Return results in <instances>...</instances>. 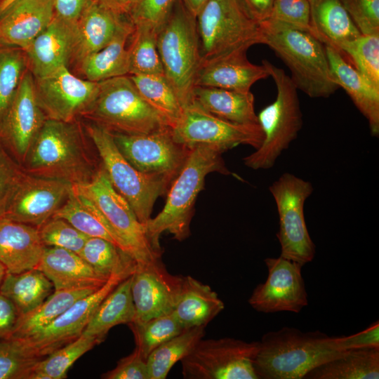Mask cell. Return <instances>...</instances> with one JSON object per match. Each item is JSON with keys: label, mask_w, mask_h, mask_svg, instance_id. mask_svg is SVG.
I'll return each mask as SVG.
<instances>
[{"label": "cell", "mask_w": 379, "mask_h": 379, "mask_svg": "<svg viewBox=\"0 0 379 379\" xmlns=\"http://www.w3.org/2000/svg\"><path fill=\"white\" fill-rule=\"evenodd\" d=\"M72 190L67 182L26 173L3 217L39 228L53 216Z\"/></svg>", "instance_id": "19"}, {"label": "cell", "mask_w": 379, "mask_h": 379, "mask_svg": "<svg viewBox=\"0 0 379 379\" xmlns=\"http://www.w3.org/2000/svg\"><path fill=\"white\" fill-rule=\"evenodd\" d=\"M98 289L84 288L54 291L34 310L18 317L9 338L32 336L55 320L77 300Z\"/></svg>", "instance_id": "36"}, {"label": "cell", "mask_w": 379, "mask_h": 379, "mask_svg": "<svg viewBox=\"0 0 379 379\" xmlns=\"http://www.w3.org/2000/svg\"><path fill=\"white\" fill-rule=\"evenodd\" d=\"M100 343L81 334L76 340L40 359L33 368L29 379H63L72 364Z\"/></svg>", "instance_id": "40"}, {"label": "cell", "mask_w": 379, "mask_h": 379, "mask_svg": "<svg viewBox=\"0 0 379 379\" xmlns=\"http://www.w3.org/2000/svg\"><path fill=\"white\" fill-rule=\"evenodd\" d=\"M52 282L54 291L100 288L109 278L97 273L79 254L55 247H45L37 266Z\"/></svg>", "instance_id": "25"}, {"label": "cell", "mask_w": 379, "mask_h": 379, "mask_svg": "<svg viewBox=\"0 0 379 379\" xmlns=\"http://www.w3.org/2000/svg\"><path fill=\"white\" fill-rule=\"evenodd\" d=\"M79 255L97 273L106 278L135 264L133 258L115 245L98 237H89Z\"/></svg>", "instance_id": "43"}, {"label": "cell", "mask_w": 379, "mask_h": 379, "mask_svg": "<svg viewBox=\"0 0 379 379\" xmlns=\"http://www.w3.org/2000/svg\"><path fill=\"white\" fill-rule=\"evenodd\" d=\"M310 5L313 35L324 45L338 51L361 35L340 0H314Z\"/></svg>", "instance_id": "32"}, {"label": "cell", "mask_w": 379, "mask_h": 379, "mask_svg": "<svg viewBox=\"0 0 379 379\" xmlns=\"http://www.w3.org/2000/svg\"><path fill=\"white\" fill-rule=\"evenodd\" d=\"M361 34H379V0H340Z\"/></svg>", "instance_id": "48"}, {"label": "cell", "mask_w": 379, "mask_h": 379, "mask_svg": "<svg viewBox=\"0 0 379 379\" xmlns=\"http://www.w3.org/2000/svg\"><path fill=\"white\" fill-rule=\"evenodd\" d=\"M176 0H140L128 18L133 25H143L157 31L166 20Z\"/></svg>", "instance_id": "50"}, {"label": "cell", "mask_w": 379, "mask_h": 379, "mask_svg": "<svg viewBox=\"0 0 379 379\" xmlns=\"http://www.w3.org/2000/svg\"><path fill=\"white\" fill-rule=\"evenodd\" d=\"M338 51L373 86L379 88V34H361L340 45Z\"/></svg>", "instance_id": "42"}, {"label": "cell", "mask_w": 379, "mask_h": 379, "mask_svg": "<svg viewBox=\"0 0 379 379\" xmlns=\"http://www.w3.org/2000/svg\"><path fill=\"white\" fill-rule=\"evenodd\" d=\"M128 76L142 98L172 128L180 118L183 108L164 74Z\"/></svg>", "instance_id": "38"}, {"label": "cell", "mask_w": 379, "mask_h": 379, "mask_svg": "<svg viewBox=\"0 0 379 379\" xmlns=\"http://www.w3.org/2000/svg\"><path fill=\"white\" fill-rule=\"evenodd\" d=\"M157 46L164 76L182 108L192 102V92L201 62L197 19L180 0H176L159 28Z\"/></svg>", "instance_id": "6"}, {"label": "cell", "mask_w": 379, "mask_h": 379, "mask_svg": "<svg viewBox=\"0 0 379 379\" xmlns=\"http://www.w3.org/2000/svg\"><path fill=\"white\" fill-rule=\"evenodd\" d=\"M182 280V276L168 272L160 258L135 263L131 285L135 314L131 324H142L172 312L180 293Z\"/></svg>", "instance_id": "18"}, {"label": "cell", "mask_w": 379, "mask_h": 379, "mask_svg": "<svg viewBox=\"0 0 379 379\" xmlns=\"http://www.w3.org/2000/svg\"><path fill=\"white\" fill-rule=\"evenodd\" d=\"M53 291L52 282L37 267L18 274L6 272L0 286V293L12 301L19 316L34 310Z\"/></svg>", "instance_id": "35"}, {"label": "cell", "mask_w": 379, "mask_h": 379, "mask_svg": "<svg viewBox=\"0 0 379 379\" xmlns=\"http://www.w3.org/2000/svg\"><path fill=\"white\" fill-rule=\"evenodd\" d=\"M46 120L36 100L34 77L28 69L0 126V142L20 164Z\"/></svg>", "instance_id": "20"}, {"label": "cell", "mask_w": 379, "mask_h": 379, "mask_svg": "<svg viewBox=\"0 0 379 379\" xmlns=\"http://www.w3.org/2000/svg\"><path fill=\"white\" fill-rule=\"evenodd\" d=\"M34 83L36 100L46 119L62 121L81 117L99 90V82L77 77L67 67L34 78Z\"/></svg>", "instance_id": "16"}, {"label": "cell", "mask_w": 379, "mask_h": 379, "mask_svg": "<svg viewBox=\"0 0 379 379\" xmlns=\"http://www.w3.org/2000/svg\"><path fill=\"white\" fill-rule=\"evenodd\" d=\"M313 190L310 181L288 172L269 187L279 215L280 256L302 265L311 262L316 253L304 215L305 203Z\"/></svg>", "instance_id": "10"}, {"label": "cell", "mask_w": 379, "mask_h": 379, "mask_svg": "<svg viewBox=\"0 0 379 379\" xmlns=\"http://www.w3.org/2000/svg\"><path fill=\"white\" fill-rule=\"evenodd\" d=\"M76 25L53 16L47 27L25 50L28 69L34 78L46 76L62 67H69L75 44Z\"/></svg>", "instance_id": "21"}, {"label": "cell", "mask_w": 379, "mask_h": 379, "mask_svg": "<svg viewBox=\"0 0 379 379\" xmlns=\"http://www.w3.org/2000/svg\"><path fill=\"white\" fill-rule=\"evenodd\" d=\"M52 218L64 219L87 237L105 239L129 255L127 245L103 215L73 187L67 200Z\"/></svg>", "instance_id": "31"}, {"label": "cell", "mask_w": 379, "mask_h": 379, "mask_svg": "<svg viewBox=\"0 0 379 379\" xmlns=\"http://www.w3.org/2000/svg\"><path fill=\"white\" fill-rule=\"evenodd\" d=\"M259 342L201 338L180 361L186 379H258L253 359Z\"/></svg>", "instance_id": "12"}, {"label": "cell", "mask_w": 379, "mask_h": 379, "mask_svg": "<svg viewBox=\"0 0 379 379\" xmlns=\"http://www.w3.org/2000/svg\"><path fill=\"white\" fill-rule=\"evenodd\" d=\"M72 187L103 215L126 243L129 255L136 263L161 258V255L149 241L145 225L139 221L128 202L114 188L102 166L91 181Z\"/></svg>", "instance_id": "11"}, {"label": "cell", "mask_w": 379, "mask_h": 379, "mask_svg": "<svg viewBox=\"0 0 379 379\" xmlns=\"http://www.w3.org/2000/svg\"><path fill=\"white\" fill-rule=\"evenodd\" d=\"M247 51L241 48L201 62L196 74L194 86L250 91L255 83L266 79L269 74L263 65H255L248 60Z\"/></svg>", "instance_id": "22"}, {"label": "cell", "mask_w": 379, "mask_h": 379, "mask_svg": "<svg viewBox=\"0 0 379 379\" xmlns=\"http://www.w3.org/2000/svg\"><path fill=\"white\" fill-rule=\"evenodd\" d=\"M77 120L46 119L23 162L30 175L67 182L72 185L91 181L98 171Z\"/></svg>", "instance_id": "1"}, {"label": "cell", "mask_w": 379, "mask_h": 379, "mask_svg": "<svg viewBox=\"0 0 379 379\" xmlns=\"http://www.w3.org/2000/svg\"><path fill=\"white\" fill-rule=\"evenodd\" d=\"M81 117L110 133L127 135L147 134L170 126L142 98L128 75L99 82L96 98Z\"/></svg>", "instance_id": "8"}, {"label": "cell", "mask_w": 379, "mask_h": 379, "mask_svg": "<svg viewBox=\"0 0 379 379\" xmlns=\"http://www.w3.org/2000/svg\"><path fill=\"white\" fill-rule=\"evenodd\" d=\"M115 13L128 17L131 9V0H95Z\"/></svg>", "instance_id": "56"}, {"label": "cell", "mask_w": 379, "mask_h": 379, "mask_svg": "<svg viewBox=\"0 0 379 379\" xmlns=\"http://www.w3.org/2000/svg\"><path fill=\"white\" fill-rule=\"evenodd\" d=\"M140 0H131L132 8L140 1Z\"/></svg>", "instance_id": "60"}, {"label": "cell", "mask_w": 379, "mask_h": 379, "mask_svg": "<svg viewBox=\"0 0 379 379\" xmlns=\"http://www.w3.org/2000/svg\"><path fill=\"white\" fill-rule=\"evenodd\" d=\"M253 16L259 22L266 20L274 0H243Z\"/></svg>", "instance_id": "55"}, {"label": "cell", "mask_w": 379, "mask_h": 379, "mask_svg": "<svg viewBox=\"0 0 379 379\" xmlns=\"http://www.w3.org/2000/svg\"><path fill=\"white\" fill-rule=\"evenodd\" d=\"M262 65L273 79L277 93L275 100L257 114L263 140L243 159L245 166L253 170L272 168L297 138L303 123L298 89L290 76L267 60H262Z\"/></svg>", "instance_id": "5"}, {"label": "cell", "mask_w": 379, "mask_h": 379, "mask_svg": "<svg viewBox=\"0 0 379 379\" xmlns=\"http://www.w3.org/2000/svg\"><path fill=\"white\" fill-rule=\"evenodd\" d=\"M192 102L208 113L230 122L258 124L254 95L251 91L197 86L193 89Z\"/></svg>", "instance_id": "30"}, {"label": "cell", "mask_w": 379, "mask_h": 379, "mask_svg": "<svg viewBox=\"0 0 379 379\" xmlns=\"http://www.w3.org/2000/svg\"><path fill=\"white\" fill-rule=\"evenodd\" d=\"M6 274V267L0 262V286Z\"/></svg>", "instance_id": "59"}, {"label": "cell", "mask_w": 379, "mask_h": 379, "mask_svg": "<svg viewBox=\"0 0 379 379\" xmlns=\"http://www.w3.org/2000/svg\"><path fill=\"white\" fill-rule=\"evenodd\" d=\"M310 3H312L314 0H308Z\"/></svg>", "instance_id": "61"}, {"label": "cell", "mask_w": 379, "mask_h": 379, "mask_svg": "<svg viewBox=\"0 0 379 379\" xmlns=\"http://www.w3.org/2000/svg\"><path fill=\"white\" fill-rule=\"evenodd\" d=\"M133 274V273H132ZM131 275L121 281L101 302L82 334L102 342L109 331L119 324H130L135 319Z\"/></svg>", "instance_id": "33"}, {"label": "cell", "mask_w": 379, "mask_h": 379, "mask_svg": "<svg viewBox=\"0 0 379 379\" xmlns=\"http://www.w3.org/2000/svg\"><path fill=\"white\" fill-rule=\"evenodd\" d=\"M89 0H52L53 17L76 25Z\"/></svg>", "instance_id": "53"}, {"label": "cell", "mask_w": 379, "mask_h": 379, "mask_svg": "<svg viewBox=\"0 0 379 379\" xmlns=\"http://www.w3.org/2000/svg\"><path fill=\"white\" fill-rule=\"evenodd\" d=\"M26 0H0V19L13 7Z\"/></svg>", "instance_id": "58"}, {"label": "cell", "mask_w": 379, "mask_h": 379, "mask_svg": "<svg viewBox=\"0 0 379 379\" xmlns=\"http://www.w3.org/2000/svg\"><path fill=\"white\" fill-rule=\"evenodd\" d=\"M344 352L338 350L335 337L284 326L262 337L253 366L258 379H301Z\"/></svg>", "instance_id": "3"}, {"label": "cell", "mask_w": 379, "mask_h": 379, "mask_svg": "<svg viewBox=\"0 0 379 379\" xmlns=\"http://www.w3.org/2000/svg\"><path fill=\"white\" fill-rule=\"evenodd\" d=\"M335 345L340 352L351 350L379 347V322L375 321L361 331L348 336L335 337Z\"/></svg>", "instance_id": "52"}, {"label": "cell", "mask_w": 379, "mask_h": 379, "mask_svg": "<svg viewBox=\"0 0 379 379\" xmlns=\"http://www.w3.org/2000/svg\"><path fill=\"white\" fill-rule=\"evenodd\" d=\"M52 0H26L0 19V43L25 50L51 22Z\"/></svg>", "instance_id": "27"}, {"label": "cell", "mask_w": 379, "mask_h": 379, "mask_svg": "<svg viewBox=\"0 0 379 379\" xmlns=\"http://www.w3.org/2000/svg\"><path fill=\"white\" fill-rule=\"evenodd\" d=\"M267 19L313 35L308 0H274Z\"/></svg>", "instance_id": "47"}, {"label": "cell", "mask_w": 379, "mask_h": 379, "mask_svg": "<svg viewBox=\"0 0 379 379\" xmlns=\"http://www.w3.org/2000/svg\"><path fill=\"white\" fill-rule=\"evenodd\" d=\"M134 26L126 18L113 39L102 48L88 55L75 67L82 78L100 82L129 74V55L126 44Z\"/></svg>", "instance_id": "28"}, {"label": "cell", "mask_w": 379, "mask_h": 379, "mask_svg": "<svg viewBox=\"0 0 379 379\" xmlns=\"http://www.w3.org/2000/svg\"><path fill=\"white\" fill-rule=\"evenodd\" d=\"M40 359L19 338L0 340V379H29Z\"/></svg>", "instance_id": "45"}, {"label": "cell", "mask_w": 379, "mask_h": 379, "mask_svg": "<svg viewBox=\"0 0 379 379\" xmlns=\"http://www.w3.org/2000/svg\"><path fill=\"white\" fill-rule=\"evenodd\" d=\"M38 229L45 247L60 248L77 254L89 238L67 220L58 218H51Z\"/></svg>", "instance_id": "46"}, {"label": "cell", "mask_w": 379, "mask_h": 379, "mask_svg": "<svg viewBox=\"0 0 379 379\" xmlns=\"http://www.w3.org/2000/svg\"><path fill=\"white\" fill-rule=\"evenodd\" d=\"M44 248L37 227L0 217V262L7 273L37 267Z\"/></svg>", "instance_id": "23"}, {"label": "cell", "mask_w": 379, "mask_h": 379, "mask_svg": "<svg viewBox=\"0 0 379 379\" xmlns=\"http://www.w3.org/2000/svg\"><path fill=\"white\" fill-rule=\"evenodd\" d=\"M27 70L25 51L0 43V126Z\"/></svg>", "instance_id": "41"}, {"label": "cell", "mask_w": 379, "mask_h": 379, "mask_svg": "<svg viewBox=\"0 0 379 379\" xmlns=\"http://www.w3.org/2000/svg\"><path fill=\"white\" fill-rule=\"evenodd\" d=\"M264 261L267 278L254 288L248 299L249 305L263 313L300 312L308 305L302 276L303 265L281 256L267 258Z\"/></svg>", "instance_id": "17"}, {"label": "cell", "mask_w": 379, "mask_h": 379, "mask_svg": "<svg viewBox=\"0 0 379 379\" xmlns=\"http://www.w3.org/2000/svg\"><path fill=\"white\" fill-rule=\"evenodd\" d=\"M223 152L222 149L211 145H199L191 148L186 161L168 188L163 209L145 224L149 241L159 254L161 255L159 238L163 232H168L180 241L190 237L194 205L204 187L206 176L213 172L230 173L221 157Z\"/></svg>", "instance_id": "2"}, {"label": "cell", "mask_w": 379, "mask_h": 379, "mask_svg": "<svg viewBox=\"0 0 379 379\" xmlns=\"http://www.w3.org/2000/svg\"><path fill=\"white\" fill-rule=\"evenodd\" d=\"M196 19L201 62L261 44L260 22L243 0H209Z\"/></svg>", "instance_id": "9"}, {"label": "cell", "mask_w": 379, "mask_h": 379, "mask_svg": "<svg viewBox=\"0 0 379 379\" xmlns=\"http://www.w3.org/2000/svg\"><path fill=\"white\" fill-rule=\"evenodd\" d=\"M171 131L175 140L189 148L206 145L225 152L239 145H247L255 149L263 140L259 124L230 122L208 113L194 102L183 108Z\"/></svg>", "instance_id": "13"}, {"label": "cell", "mask_w": 379, "mask_h": 379, "mask_svg": "<svg viewBox=\"0 0 379 379\" xmlns=\"http://www.w3.org/2000/svg\"><path fill=\"white\" fill-rule=\"evenodd\" d=\"M225 307L218 294L194 277L182 276L180 293L173 311L185 329L206 325Z\"/></svg>", "instance_id": "29"}, {"label": "cell", "mask_w": 379, "mask_h": 379, "mask_svg": "<svg viewBox=\"0 0 379 379\" xmlns=\"http://www.w3.org/2000/svg\"><path fill=\"white\" fill-rule=\"evenodd\" d=\"M260 25L261 44L285 63L298 90L317 98H328L338 89L330 73L325 45L317 38L268 19Z\"/></svg>", "instance_id": "4"}, {"label": "cell", "mask_w": 379, "mask_h": 379, "mask_svg": "<svg viewBox=\"0 0 379 379\" xmlns=\"http://www.w3.org/2000/svg\"><path fill=\"white\" fill-rule=\"evenodd\" d=\"M99 4L89 0L76 25V38L70 65L76 67L88 55L105 47L124 20Z\"/></svg>", "instance_id": "26"}, {"label": "cell", "mask_w": 379, "mask_h": 379, "mask_svg": "<svg viewBox=\"0 0 379 379\" xmlns=\"http://www.w3.org/2000/svg\"><path fill=\"white\" fill-rule=\"evenodd\" d=\"M133 26L128 46V75L164 74L157 46L158 31L147 25Z\"/></svg>", "instance_id": "39"}, {"label": "cell", "mask_w": 379, "mask_h": 379, "mask_svg": "<svg viewBox=\"0 0 379 379\" xmlns=\"http://www.w3.org/2000/svg\"><path fill=\"white\" fill-rule=\"evenodd\" d=\"M379 347L346 351L310 371L305 379H378Z\"/></svg>", "instance_id": "34"}, {"label": "cell", "mask_w": 379, "mask_h": 379, "mask_svg": "<svg viewBox=\"0 0 379 379\" xmlns=\"http://www.w3.org/2000/svg\"><path fill=\"white\" fill-rule=\"evenodd\" d=\"M84 127L111 184L128 202L139 221L145 225L156 200L167 193L174 179L138 171L120 152L109 131L93 122Z\"/></svg>", "instance_id": "7"}, {"label": "cell", "mask_w": 379, "mask_h": 379, "mask_svg": "<svg viewBox=\"0 0 379 379\" xmlns=\"http://www.w3.org/2000/svg\"><path fill=\"white\" fill-rule=\"evenodd\" d=\"M129 326L135 337L136 347L146 360L155 348L184 330L173 312L142 324H131Z\"/></svg>", "instance_id": "44"}, {"label": "cell", "mask_w": 379, "mask_h": 379, "mask_svg": "<svg viewBox=\"0 0 379 379\" xmlns=\"http://www.w3.org/2000/svg\"><path fill=\"white\" fill-rule=\"evenodd\" d=\"M132 267L112 274L95 292L77 300L55 320L27 338H19L37 357L44 358L79 338L101 302L134 271Z\"/></svg>", "instance_id": "14"}, {"label": "cell", "mask_w": 379, "mask_h": 379, "mask_svg": "<svg viewBox=\"0 0 379 379\" xmlns=\"http://www.w3.org/2000/svg\"><path fill=\"white\" fill-rule=\"evenodd\" d=\"M330 73L368 122L371 135H379V88L373 86L334 48L326 46Z\"/></svg>", "instance_id": "24"}, {"label": "cell", "mask_w": 379, "mask_h": 379, "mask_svg": "<svg viewBox=\"0 0 379 379\" xmlns=\"http://www.w3.org/2000/svg\"><path fill=\"white\" fill-rule=\"evenodd\" d=\"M25 174L22 166L0 142V217L4 215L10 199Z\"/></svg>", "instance_id": "49"}, {"label": "cell", "mask_w": 379, "mask_h": 379, "mask_svg": "<svg viewBox=\"0 0 379 379\" xmlns=\"http://www.w3.org/2000/svg\"><path fill=\"white\" fill-rule=\"evenodd\" d=\"M185 8L194 16L197 17L198 13L209 0H180Z\"/></svg>", "instance_id": "57"}, {"label": "cell", "mask_w": 379, "mask_h": 379, "mask_svg": "<svg viewBox=\"0 0 379 379\" xmlns=\"http://www.w3.org/2000/svg\"><path fill=\"white\" fill-rule=\"evenodd\" d=\"M18 317L15 305L0 293V340L10 338Z\"/></svg>", "instance_id": "54"}, {"label": "cell", "mask_w": 379, "mask_h": 379, "mask_svg": "<svg viewBox=\"0 0 379 379\" xmlns=\"http://www.w3.org/2000/svg\"><path fill=\"white\" fill-rule=\"evenodd\" d=\"M111 133L126 159L146 173L161 174L175 179L191 150L175 140L170 126L147 134Z\"/></svg>", "instance_id": "15"}, {"label": "cell", "mask_w": 379, "mask_h": 379, "mask_svg": "<svg viewBox=\"0 0 379 379\" xmlns=\"http://www.w3.org/2000/svg\"><path fill=\"white\" fill-rule=\"evenodd\" d=\"M105 379H149L147 360L135 347L128 356L121 359L117 366L104 373Z\"/></svg>", "instance_id": "51"}, {"label": "cell", "mask_w": 379, "mask_h": 379, "mask_svg": "<svg viewBox=\"0 0 379 379\" xmlns=\"http://www.w3.org/2000/svg\"><path fill=\"white\" fill-rule=\"evenodd\" d=\"M204 326L184 329L155 348L147 359L149 379H164L171 368L185 358L205 335Z\"/></svg>", "instance_id": "37"}]
</instances>
